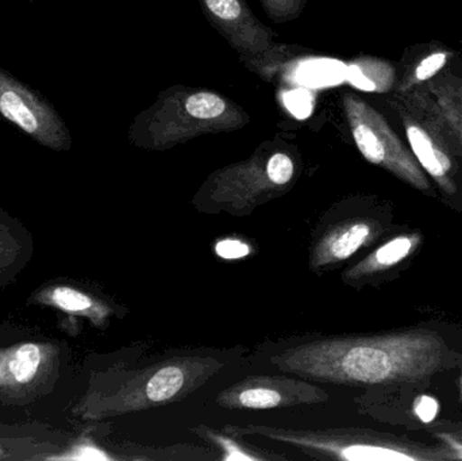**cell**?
I'll use <instances>...</instances> for the list:
<instances>
[{
	"instance_id": "cell-17",
	"label": "cell",
	"mask_w": 462,
	"mask_h": 461,
	"mask_svg": "<svg viewBox=\"0 0 462 461\" xmlns=\"http://www.w3.org/2000/svg\"><path fill=\"white\" fill-rule=\"evenodd\" d=\"M350 83L371 92H390L396 86V69L384 60L361 57L349 65Z\"/></svg>"
},
{
	"instance_id": "cell-14",
	"label": "cell",
	"mask_w": 462,
	"mask_h": 461,
	"mask_svg": "<svg viewBox=\"0 0 462 461\" xmlns=\"http://www.w3.org/2000/svg\"><path fill=\"white\" fill-rule=\"evenodd\" d=\"M35 300L57 309L62 313L87 318L97 327H107L110 319L118 314V310L107 300L86 290L65 286V284L42 290Z\"/></svg>"
},
{
	"instance_id": "cell-13",
	"label": "cell",
	"mask_w": 462,
	"mask_h": 461,
	"mask_svg": "<svg viewBox=\"0 0 462 461\" xmlns=\"http://www.w3.org/2000/svg\"><path fill=\"white\" fill-rule=\"evenodd\" d=\"M56 349L49 344H18L0 351V392L21 394L37 384L53 364Z\"/></svg>"
},
{
	"instance_id": "cell-18",
	"label": "cell",
	"mask_w": 462,
	"mask_h": 461,
	"mask_svg": "<svg viewBox=\"0 0 462 461\" xmlns=\"http://www.w3.org/2000/svg\"><path fill=\"white\" fill-rule=\"evenodd\" d=\"M452 57V51H445V49H437V51L425 54L412 67L407 68L402 80L396 83L395 92L410 91V89L428 83L439 73H441Z\"/></svg>"
},
{
	"instance_id": "cell-10",
	"label": "cell",
	"mask_w": 462,
	"mask_h": 461,
	"mask_svg": "<svg viewBox=\"0 0 462 461\" xmlns=\"http://www.w3.org/2000/svg\"><path fill=\"white\" fill-rule=\"evenodd\" d=\"M0 116L46 148L64 152L72 145L53 106L5 69H0Z\"/></svg>"
},
{
	"instance_id": "cell-1",
	"label": "cell",
	"mask_w": 462,
	"mask_h": 461,
	"mask_svg": "<svg viewBox=\"0 0 462 461\" xmlns=\"http://www.w3.org/2000/svg\"><path fill=\"white\" fill-rule=\"evenodd\" d=\"M452 356L441 335L415 327L296 340L272 352L269 363L318 384L387 389L423 386L452 367Z\"/></svg>"
},
{
	"instance_id": "cell-19",
	"label": "cell",
	"mask_w": 462,
	"mask_h": 461,
	"mask_svg": "<svg viewBox=\"0 0 462 461\" xmlns=\"http://www.w3.org/2000/svg\"><path fill=\"white\" fill-rule=\"evenodd\" d=\"M263 13L276 23L295 21L303 13L309 0H258Z\"/></svg>"
},
{
	"instance_id": "cell-2",
	"label": "cell",
	"mask_w": 462,
	"mask_h": 461,
	"mask_svg": "<svg viewBox=\"0 0 462 461\" xmlns=\"http://www.w3.org/2000/svg\"><path fill=\"white\" fill-rule=\"evenodd\" d=\"M234 351L171 355L143 367L113 368L92 382L79 405L84 420H107L187 400L230 364Z\"/></svg>"
},
{
	"instance_id": "cell-20",
	"label": "cell",
	"mask_w": 462,
	"mask_h": 461,
	"mask_svg": "<svg viewBox=\"0 0 462 461\" xmlns=\"http://www.w3.org/2000/svg\"><path fill=\"white\" fill-rule=\"evenodd\" d=\"M57 459L65 460H113L111 455L106 454L103 449L97 448L94 444L89 441H81V443L76 444L69 454L62 455V456L57 457Z\"/></svg>"
},
{
	"instance_id": "cell-9",
	"label": "cell",
	"mask_w": 462,
	"mask_h": 461,
	"mask_svg": "<svg viewBox=\"0 0 462 461\" xmlns=\"http://www.w3.org/2000/svg\"><path fill=\"white\" fill-rule=\"evenodd\" d=\"M328 394L315 382L300 376L279 373L277 375H253L222 390L217 405L229 410H276L322 405Z\"/></svg>"
},
{
	"instance_id": "cell-5",
	"label": "cell",
	"mask_w": 462,
	"mask_h": 461,
	"mask_svg": "<svg viewBox=\"0 0 462 461\" xmlns=\"http://www.w3.org/2000/svg\"><path fill=\"white\" fill-rule=\"evenodd\" d=\"M224 429L239 438H265L319 460L346 461H445L462 459L456 449L426 446L393 435L360 429L328 428L299 429L265 424L225 425Z\"/></svg>"
},
{
	"instance_id": "cell-8",
	"label": "cell",
	"mask_w": 462,
	"mask_h": 461,
	"mask_svg": "<svg viewBox=\"0 0 462 461\" xmlns=\"http://www.w3.org/2000/svg\"><path fill=\"white\" fill-rule=\"evenodd\" d=\"M342 106L353 141L366 161L383 168L417 191L437 197L433 181L426 175L411 149L376 108L352 92L344 94Z\"/></svg>"
},
{
	"instance_id": "cell-12",
	"label": "cell",
	"mask_w": 462,
	"mask_h": 461,
	"mask_svg": "<svg viewBox=\"0 0 462 461\" xmlns=\"http://www.w3.org/2000/svg\"><path fill=\"white\" fill-rule=\"evenodd\" d=\"M422 244L423 235L420 230L409 229L387 235L374 251L342 271V283L355 290L379 286L399 273Z\"/></svg>"
},
{
	"instance_id": "cell-7",
	"label": "cell",
	"mask_w": 462,
	"mask_h": 461,
	"mask_svg": "<svg viewBox=\"0 0 462 461\" xmlns=\"http://www.w3.org/2000/svg\"><path fill=\"white\" fill-rule=\"evenodd\" d=\"M393 224L376 202L345 199L331 206L315 224L307 267L315 275L341 267L363 249L384 240Z\"/></svg>"
},
{
	"instance_id": "cell-15",
	"label": "cell",
	"mask_w": 462,
	"mask_h": 461,
	"mask_svg": "<svg viewBox=\"0 0 462 461\" xmlns=\"http://www.w3.org/2000/svg\"><path fill=\"white\" fill-rule=\"evenodd\" d=\"M426 87L439 105L462 157V78L450 72L439 73Z\"/></svg>"
},
{
	"instance_id": "cell-11",
	"label": "cell",
	"mask_w": 462,
	"mask_h": 461,
	"mask_svg": "<svg viewBox=\"0 0 462 461\" xmlns=\"http://www.w3.org/2000/svg\"><path fill=\"white\" fill-rule=\"evenodd\" d=\"M206 19L241 57L273 48L277 32L263 24L245 0H200Z\"/></svg>"
},
{
	"instance_id": "cell-6",
	"label": "cell",
	"mask_w": 462,
	"mask_h": 461,
	"mask_svg": "<svg viewBox=\"0 0 462 461\" xmlns=\"http://www.w3.org/2000/svg\"><path fill=\"white\" fill-rule=\"evenodd\" d=\"M391 106L398 114L407 143L444 202L462 213V157L444 115L426 84L395 92Z\"/></svg>"
},
{
	"instance_id": "cell-4",
	"label": "cell",
	"mask_w": 462,
	"mask_h": 461,
	"mask_svg": "<svg viewBox=\"0 0 462 461\" xmlns=\"http://www.w3.org/2000/svg\"><path fill=\"white\" fill-rule=\"evenodd\" d=\"M296 154L284 143L266 141L252 156L208 176L191 205L202 214L242 218L284 197L298 183Z\"/></svg>"
},
{
	"instance_id": "cell-21",
	"label": "cell",
	"mask_w": 462,
	"mask_h": 461,
	"mask_svg": "<svg viewBox=\"0 0 462 461\" xmlns=\"http://www.w3.org/2000/svg\"><path fill=\"white\" fill-rule=\"evenodd\" d=\"M433 432L442 433L444 436H453V438H460L462 441V421H442L434 424Z\"/></svg>"
},
{
	"instance_id": "cell-16",
	"label": "cell",
	"mask_w": 462,
	"mask_h": 461,
	"mask_svg": "<svg viewBox=\"0 0 462 461\" xmlns=\"http://www.w3.org/2000/svg\"><path fill=\"white\" fill-rule=\"evenodd\" d=\"M189 430L211 444V447L218 452V460H287V456H284V455L268 454V452H263V449L254 448V447L242 441L239 436L231 435L225 429L218 430L206 427V425H198V427L191 428Z\"/></svg>"
},
{
	"instance_id": "cell-3",
	"label": "cell",
	"mask_w": 462,
	"mask_h": 461,
	"mask_svg": "<svg viewBox=\"0 0 462 461\" xmlns=\"http://www.w3.org/2000/svg\"><path fill=\"white\" fill-rule=\"evenodd\" d=\"M249 122L245 108L224 95L210 89L173 86L133 119L129 140L135 148L162 152L200 135L236 132Z\"/></svg>"
}]
</instances>
